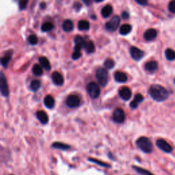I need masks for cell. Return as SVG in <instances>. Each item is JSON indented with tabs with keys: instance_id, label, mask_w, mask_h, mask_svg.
<instances>
[{
	"instance_id": "6da1fadb",
	"label": "cell",
	"mask_w": 175,
	"mask_h": 175,
	"mask_svg": "<svg viewBox=\"0 0 175 175\" xmlns=\"http://www.w3.org/2000/svg\"><path fill=\"white\" fill-rule=\"evenodd\" d=\"M149 93L153 100L157 102H163L168 98V92L163 86L159 84L150 85L149 89Z\"/></svg>"
},
{
	"instance_id": "7a4b0ae2",
	"label": "cell",
	"mask_w": 175,
	"mask_h": 175,
	"mask_svg": "<svg viewBox=\"0 0 175 175\" xmlns=\"http://www.w3.org/2000/svg\"><path fill=\"white\" fill-rule=\"evenodd\" d=\"M136 145L145 153H151L153 150V146L150 140L145 136L140 137L136 140Z\"/></svg>"
},
{
	"instance_id": "3957f363",
	"label": "cell",
	"mask_w": 175,
	"mask_h": 175,
	"mask_svg": "<svg viewBox=\"0 0 175 175\" xmlns=\"http://www.w3.org/2000/svg\"><path fill=\"white\" fill-rule=\"evenodd\" d=\"M96 77H97V80H98L99 84H100L101 86L104 87L107 85L108 82V72L104 68H99L97 72H96Z\"/></svg>"
},
{
	"instance_id": "277c9868",
	"label": "cell",
	"mask_w": 175,
	"mask_h": 175,
	"mask_svg": "<svg viewBox=\"0 0 175 175\" xmlns=\"http://www.w3.org/2000/svg\"><path fill=\"white\" fill-rule=\"evenodd\" d=\"M86 90L88 92V94L92 99H97L100 96V88L95 82H90L87 85Z\"/></svg>"
},
{
	"instance_id": "5b68a950",
	"label": "cell",
	"mask_w": 175,
	"mask_h": 175,
	"mask_svg": "<svg viewBox=\"0 0 175 175\" xmlns=\"http://www.w3.org/2000/svg\"><path fill=\"white\" fill-rule=\"evenodd\" d=\"M120 21H121V19H120V17L116 15L113 16L109 21L105 23V29L109 32H114V31L117 30L118 27L119 26Z\"/></svg>"
},
{
	"instance_id": "8992f818",
	"label": "cell",
	"mask_w": 175,
	"mask_h": 175,
	"mask_svg": "<svg viewBox=\"0 0 175 175\" xmlns=\"http://www.w3.org/2000/svg\"><path fill=\"white\" fill-rule=\"evenodd\" d=\"M0 89H1V93L3 97H7L9 94L8 83L3 72H1V75H0Z\"/></svg>"
},
{
	"instance_id": "52a82bcc",
	"label": "cell",
	"mask_w": 175,
	"mask_h": 175,
	"mask_svg": "<svg viewBox=\"0 0 175 175\" xmlns=\"http://www.w3.org/2000/svg\"><path fill=\"white\" fill-rule=\"evenodd\" d=\"M156 146L158 147L160 150H162V151L166 153H170L173 151V147L170 146L168 142H167L166 140L163 139L157 140Z\"/></svg>"
},
{
	"instance_id": "ba28073f",
	"label": "cell",
	"mask_w": 175,
	"mask_h": 175,
	"mask_svg": "<svg viewBox=\"0 0 175 175\" xmlns=\"http://www.w3.org/2000/svg\"><path fill=\"white\" fill-rule=\"evenodd\" d=\"M66 104L68 108H77L80 104V99L77 95L71 94L67 98Z\"/></svg>"
},
{
	"instance_id": "9c48e42d",
	"label": "cell",
	"mask_w": 175,
	"mask_h": 175,
	"mask_svg": "<svg viewBox=\"0 0 175 175\" xmlns=\"http://www.w3.org/2000/svg\"><path fill=\"white\" fill-rule=\"evenodd\" d=\"M112 119L116 123H122L125 121V114L123 109L121 108H117L113 113Z\"/></svg>"
},
{
	"instance_id": "30bf717a",
	"label": "cell",
	"mask_w": 175,
	"mask_h": 175,
	"mask_svg": "<svg viewBox=\"0 0 175 175\" xmlns=\"http://www.w3.org/2000/svg\"><path fill=\"white\" fill-rule=\"evenodd\" d=\"M130 54L133 60L139 61L145 56V53L141 49L136 47H131L130 48Z\"/></svg>"
},
{
	"instance_id": "8fae6325",
	"label": "cell",
	"mask_w": 175,
	"mask_h": 175,
	"mask_svg": "<svg viewBox=\"0 0 175 175\" xmlns=\"http://www.w3.org/2000/svg\"><path fill=\"white\" fill-rule=\"evenodd\" d=\"M119 96L124 101H128L131 97V90L128 87H122L118 91Z\"/></svg>"
},
{
	"instance_id": "7c38bea8",
	"label": "cell",
	"mask_w": 175,
	"mask_h": 175,
	"mask_svg": "<svg viewBox=\"0 0 175 175\" xmlns=\"http://www.w3.org/2000/svg\"><path fill=\"white\" fill-rule=\"evenodd\" d=\"M145 68L146 71L149 72V73H154L158 69V64L156 61H149L145 64Z\"/></svg>"
},
{
	"instance_id": "4fadbf2b",
	"label": "cell",
	"mask_w": 175,
	"mask_h": 175,
	"mask_svg": "<svg viewBox=\"0 0 175 175\" xmlns=\"http://www.w3.org/2000/svg\"><path fill=\"white\" fill-rule=\"evenodd\" d=\"M157 36V32L155 29L150 28L145 31V32L144 33V39L147 41H151L154 39H155V38Z\"/></svg>"
},
{
	"instance_id": "5bb4252c",
	"label": "cell",
	"mask_w": 175,
	"mask_h": 175,
	"mask_svg": "<svg viewBox=\"0 0 175 175\" xmlns=\"http://www.w3.org/2000/svg\"><path fill=\"white\" fill-rule=\"evenodd\" d=\"M51 80L56 85H62L64 84V78L60 73L55 71L51 75Z\"/></svg>"
},
{
	"instance_id": "9a60e30c",
	"label": "cell",
	"mask_w": 175,
	"mask_h": 175,
	"mask_svg": "<svg viewBox=\"0 0 175 175\" xmlns=\"http://www.w3.org/2000/svg\"><path fill=\"white\" fill-rule=\"evenodd\" d=\"M114 80L118 83H125L127 81V75L121 71H116L114 75Z\"/></svg>"
},
{
	"instance_id": "2e32d148",
	"label": "cell",
	"mask_w": 175,
	"mask_h": 175,
	"mask_svg": "<svg viewBox=\"0 0 175 175\" xmlns=\"http://www.w3.org/2000/svg\"><path fill=\"white\" fill-rule=\"evenodd\" d=\"M144 101V97L141 94H137L135 95L134 99L130 104V107L132 109H136L138 107L140 103Z\"/></svg>"
},
{
	"instance_id": "e0dca14e",
	"label": "cell",
	"mask_w": 175,
	"mask_h": 175,
	"mask_svg": "<svg viewBox=\"0 0 175 175\" xmlns=\"http://www.w3.org/2000/svg\"><path fill=\"white\" fill-rule=\"evenodd\" d=\"M36 117L43 125H46L49 121V117L47 113L44 111H38L36 112Z\"/></svg>"
},
{
	"instance_id": "ac0fdd59",
	"label": "cell",
	"mask_w": 175,
	"mask_h": 175,
	"mask_svg": "<svg viewBox=\"0 0 175 175\" xmlns=\"http://www.w3.org/2000/svg\"><path fill=\"white\" fill-rule=\"evenodd\" d=\"M44 104L48 109L53 108L55 105V100L52 96L47 95L44 99Z\"/></svg>"
},
{
	"instance_id": "d6986e66",
	"label": "cell",
	"mask_w": 175,
	"mask_h": 175,
	"mask_svg": "<svg viewBox=\"0 0 175 175\" xmlns=\"http://www.w3.org/2000/svg\"><path fill=\"white\" fill-rule=\"evenodd\" d=\"M113 12V8L111 5L108 4L105 6L104 8L101 9V15L104 18H108L109 16L112 15Z\"/></svg>"
},
{
	"instance_id": "ffe728a7",
	"label": "cell",
	"mask_w": 175,
	"mask_h": 175,
	"mask_svg": "<svg viewBox=\"0 0 175 175\" xmlns=\"http://www.w3.org/2000/svg\"><path fill=\"white\" fill-rule=\"evenodd\" d=\"M52 148L56 149H59V150H68L71 149V146L67 145V144H64L62 142H53L52 144Z\"/></svg>"
},
{
	"instance_id": "44dd1931",
	"label": "cell",
	"mask_w": 175,
	"mask_h": 175,
	"mask_svg": "<svg viewBox=\"0 0 175 175\" xmlns=\"http://www.w3.org/2000/svg\"><path fill=\"white\" fill-rule=\"evenodd\" d=\"M39 61L40 62V66L44 68V69L47 71L51 70V64L49 62V60H48L46 57H40Z\"/></svg>"
},
{
	"instance_id": "7402d4cb",
	"label": "cell",
	"mask_w": 175,
	"mask_h": 175,
	"mask_svg": "<svg viewBox=\"0 0 175 175\" xmlns=\"http://www.w3.org/2000/svg\"><path fill=\"white\" fill-rule=\"evenodd\" d=\"M84 49L87 53H92L94 52L95 46L94 43L91 40H86V43L85 44Z\"/></svg>"
},
{
	"instance_id": "603a6c76",
	"label": "cell",
	"mask_w": 175,
	"mask_h": 175,
	"mask_svg": "<svg viewBox=\"0 0 175 175\" xmlns=\"http://www.w3.org/2000/svg\"><path fill=\"white\" fill-rule=\"evenodd\" d=\"M73 23L70 19L65 20L62 24V29L66 32H69L73 29Z\"/></svg>"
},
{
	"instance_id": "cb8c5ba5",
	"label": "cell",
	"mask_w": 175,
	"mask_h": 175,
	"mask_svg": "<svg viewBox=\"0 0 175 175\" xmlns=\"http://www.w3.org/2000/svg\"><path fill=\"white\" fill-rule=\"evenodd\" d=\"M132 30V27L131 26L129 25V24H123L120 27V34H121V35H127V34H128L129 33H130Z\"/></svg>"
},
{
	"instance_id": "d4e9b609",
	"label": "cell",
	"mask_w": 175,
	"mask_h": 175,
	"mask_svg": "<svg viewBox=\"0 0 175 175\" xmlns=\"http://www.w3.org/2000/svg\"><path fill=\"white\" fill-rule=\"evenodd\" d=\"M133 169L134 170L136 173H138L140 175H154L153 173H151L150 171L147 170L146 169H144L141 167L136 166H132Z\"/></svg>"
},
{
	"instance_id": "484cf974",
	"label": "cell",
	"mask_w": 175,
	"mask_h": 175,
	"mask_svg": "<svg viewBox=\"0 0 175 175\" xmlns=\"http://www.w3.org/2000/svg\"><path fill=\"white\" fill-rule=\"evenodd\" d=\"M32 73L36 76H41L43 73V67L39 64H34V66L32 68Z\"/></svg>"
},
{
	"instance_id": "4316f807",
	"label": "cell",
	"mask_w": 175,
	"mask_h": 175,
	"mask_svg": "<svg viewBox=\"0 0 175 175\" xmlns=\"http://www.w3.org/2000/svg\"><path fill=\"white\" fill-rule=\"evenodd\" d=\"M90 27V23L85 20H81L78 23V29L80 30H88Z\"/></svg>"
},
{
	"instance_id": "83f0119b",
	"label": "cell",
	"mask_w": 175,
	"mask_h": 175,
	"mask_svg": "<svg viewBox=\"0 0 175 175\" xmlns=\"http://www.w3.org/2000/svg\"><path fill=\"white\" fill-rule=\"evenodd\" d=\"M54 25L51 22H44L43 23V25H41V30L43 32H47L49 31L52 30L53 29Z\"/></svg>"
},
{
	"instance_id": "f1b7e54d",
	"label": "cell",
	"mask_w": 175,
	"mask_h": 175,
	"mask_svg": "<svg viewBox=\"0 0 175 175\" xmlns=\"http://www.w3.org/2000/svg\"><path fill=\"white\" fill-rule=\"evenodd\" d=\"M88 160L89 161V162L96 163L97 165H99V166H101V167H104V168H110V166H111L110 165H109V164H108L107 163L101 162V161L98 160L97 159H94V158H90H90L88 159Z\"/></svg>"
},
{
	"instance_id": "f546056e",
	"label": "cell",
	"mask_w": 175,
	"mask_h": 175,
	"mask_svg": "<svg viewBox=\"0 0 175 175\" xmlns=\"http://www.w3.org/2000/svg\"><path fill=\"white\" fill-rule=\"evenodd\" d=\"M165 56L168 60L173 61L175 60V51L172 49H167L165 51Z\"/></svg>"
},
{
	"instance_id": "4dcf8cb0",
	"label": "cell",
	"mask_w": 175,
	"mask_h": 175,
	"mask_svg": "<svg viewBox=\"0 0 175 175\" xmlns=\"http://www.w3.org/2000/svg\"><path fill=\"white\" fill-rule=\"evenodd\" d=\"M12 59V55L11 54H7L4 56L1 59V64L3 67H7L8 64L10 63Z\"/></svg>"
},
{
	"instance_id": "1f68e13d",
	"label": "cell",
	"mask_w": 175,
	"mask_h": 175,
	"mask_svg": "<svg viewBox=\"0 0 175 175\" xmlns=\"http://www.w3.org/2000/svg\"><path fill=\"white\" fill-rule=\"evenodd\" d=\"M75 44H77V45L81 46L82 48L84 47V45L85 43H86V40H85L83 37H81V36H77L75 37Z\"/></svg>"
},
{
	"instance_id": "d6a6232c",
	"label": "cell",
	"mask_w": 175,
	"mask_h": 175,
	"mask_svg": "<svg viewBox=\"0 0 175 175\" xmlns=\"http://www.w3.org/2000/svg\"><path fill=\"white\" fill-rule=\"evenodd\" d=\"M41 83L39 80H34L30 84V89L34 92H36L40 88Z\"/></svg>"
},
{
	"instance_id": "836d02e7",
	"label": "cell",
	"mask_w": 175,
	"mask_h": 175,
	"mask_svg": "<svg viewBox=\"0 0 175 175\" xmlns=\"http://www.w3.org/2000/svg\"><path fill=\"white\" fill-rule=\"evenodd\" d=\"M114 66H115L114 61L111 59V58H108V59L105 61L104 67L106 68H108V69H112V68L114 67Z\"/></svg>"
},
{
	"instance_id": "e575fe53",
	"label": "cell",
	"mask_w": 175,
	"mask_h": 175,
	"mask_svg": "<svg viewBox=\"0 0 175 175\" xmlns=\"http://www.w3.org/2000/svg\"><path fill=\"white\" fill-rule=\"evenodd\" d=\"M27 40H28L29 43L30 44H32V45H35V44L38 43V38L36 35H34V34L29 36Z\"/></svg>"
},
{
	"instance_id": "d590c367",
	"label": "cell",
	"mask_w": 175,
	"mask_h": 175,
	"mask_svg": "<svg viewBox=\"0 0 175 175\" xmlns=\"http://www.w3.org/2000/svg\"><path fill=\"white\" fill-rule=\"evenodd\" d=\"M81 56V51H74V52L72 54V59L73 60H78L79 58H80Z\"/></svg>"
},
{
	"instance_id": "8d00e7d4",
	"label": "cell",
	"mask_w": 175,
	"mask_h": 175,
	"mask_svg": "<svg viewBox=\"0 0 175 175\" xmlns=\"http://www.w3.org/2000/svg\"><path fill=\"white\" fill-rule=\"evenodd\" d=\"M27 3H28V1H21V2H19V9L21 10L25 9L27 6Z\"/></svg>"
},
{
	"instance_id": "74e56055",
	"label": "cell",
	"mask_w": 175,
	"mask_h": 175,
	"mask_svg": "<svg viewBox=\"0 0 175 175\" xmlns=\"http://www.w3.org/2000/svg\"><path fill=\"white\" fill-rule=\"evenodd\" d=\"M168 10L170 12L175 14V1H172L169 3Z\"/></svg>"
},
{
	"instance_id": "f35d334b",
	"label": "cell",
	"mask_w": 175,
	"mask_h": 175,
	"mask_svg": "<svg viewBox=\"0 0 175 175\" xmlns=\"http://www.w3.org/2000/svg\"><path fill=\"white\" fill-rule=\"evenodd\" d=\"M81 7V5L79 2H75L74 3V8H75V10H77V11H79V10H80Z\"/></svg>"
},
{
	"instance_id": "ab89813d",
	"label": "cell",
	"mask_w": 175,
	"mask_h": 175,
	"mask_svg": "<svg viewBox=\"0 0 175 175\" xmlns=\"http://www.w3.org/2000/svg\"><path fill=\"white\" fill-rule=\"evenodd\" d=\"M136 2L141 6H146L148 4V2L145 1V0H142V1H137L136 0Z\"/></svg>"
},
{
	"instance_id": "60d3db41",
	"label": "cell",
	"mask_w": 175,
	"mask_h": 175,
	"mask_svg": "<svg viewBox=\"0 0 175 175\" xmlns=\"http://www.w3.org/2000/svg\"><path fill=\"white\" fill-rule=\"evenodd\" d=\"M129 16V13H128L127 12L124 11V12H122V18L124 19H128Z\"/></svg>"
},
{
	"instance_id": "b9f144b4",
	"label": "cell",
	"mask_w": 175,
	"mask_h": 175,
	"mask_svg": "<svg viewBox=\"0 0 175 175\" xmlns=\"http://www.w3.org/2000/svg\"><path fill=\"white\" fill-rule=\"evenodd\" d=\"M40 8L41 9H43V8H44L46 7V3H44V2H42V3H40Z\"/></svg>"
},
{
	"instance_id": "7bdbcfd3",
	"label": "cell",
	"mask_w": 175,
	"mask_h": 175,
	"mask_svg": "<svg viewBox=\"0 0 175 175\" xmlns=\"http://www.w3.org/2000/svg\"><path fill=\"white\" fill-rule=\"evenodd\" d=\"M84 2L85 3H86V4L89 5V4H90V3L91 2H85V1H84Z\"/></svg>"
},
{
	"instance_id": "ee69618b",
	"label": "cell",
	"mask_w": 175,
	"mask_h": 175,
	"mask_svg": "<svg viewBox=\"0 0 175 175\" xmlns=\"http://www.w3.org/2000/svg\"><path fill=\"white\" fill-rule=\"evenodd\" d=\"M174 84H175V79L174 80Z\"/></svg>"
},
{
	"instance_id": "f6af8a7d",
	"label": "cell",
	"mask_w": 175,
	"mask_h": 175,
	"mask_svg": "<svg viewBox=\"0 0 175 175\" xmlns=\"http://www.w3.org/2000/svg\"><path fill=\"white\" fill-rule=\"evenodd\" d=\"M10 175H14V174H10Z\"/></svg>"
}]
</instances>
